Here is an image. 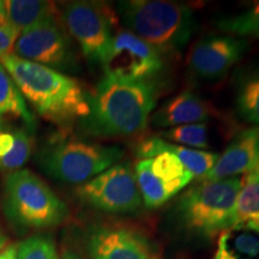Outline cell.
<instances>
[{
    "instance_id": "1",
    "label": "cell",
    "mask_w": 259,
    "mask_h": 259,
    "mask_svg": "<svg viewBox=\"0 0 259 259\" xmlns=\"http://www.w3.org/2000/svg\"><path fill=\"white\" fill-rule=\"evenodd\" d=\"M156 101L157 88L150 80H126L103 74L89 94V114L80 124L96 137H132L147 127Z\"/></svg>"
},
{
    "instance_id": "2",
    "label": "cell",
    "mask_w": 259,
    "mask_h": 259,
    "mask_svg": "<svg viewBox=\"0 0 259 259\" xmlns=\"http://www.w3.org/2000/svg\"><path fill=\"white\" fill-rule=\"evenodd\" d=\"M25 101L42 118L66 125L89 114V93L67 74L15 54L0 58Z\"/></svg>"
},
{
    "instance_id": "3",
    "label": "cell",
    "mask_w": 259,
    "mask_h": 259,
    "mask_svg": "<svg viewBox=\"0 0 259 259\" xmlns=\"http://www.w3.org/2000/svg\"><path fill=\"white\" fill-rule=\"evenodd\" d=\"M116 8L126 30L161 53H180L192 36L194 17L185 4L167 0H125L119 2Z\"/></svg>"
},
{
    "instance_id": "4",
    "label": "cell",
    "mask_w": 259,
    "mask_h": 259,
    "mask_svg": "<svg viewBox=\"0 0 259 259\" xmlns=\"http://www.w3.org/2000/svg\"><path fill=\"white\" fill-rule=\"evenodd\" d=\"M241 178L202 181L177 200L174 216L191 234L212 238L231 229Z\"/></svg>"
},
{
    "instance_id": "5",
    "label": "cell",
    "mask_w": 259,
    "mask_h": 259,
    "mask_svg": "<svg viewBox=\"0 0 259 259\" xmlns=\"http://www.w3.org/2000/svg\"><path fill=\"white\" fill-rule=\"evenodd\" d=\"M3 209L14 225L27 229L59 226L69 216L66 204L29 169L8 174L3 192Z\"/></svg>"
},
{
    "instance_id": "6",
    "label": "cell",
    "mask_w": 259,
    "mask_h": 259,
    "mask_svg": "<svg viewBox=\"0 0 259 259\" xmlns=\"http://www.w3.org/2000/svg\"><path fill=\"white\" fill-rule=\"evenodd\" d=\"M124 151L77 138H59L44 149L40 164L48 176L67 184L87 183L118 163Z\"/></svg>"
},
{
    "instance_id": "7",
    "label": "cell",
    "mask_w": 259,
    "mask_h": 259,
    "mask_svg": "<svg viewBox=\"0 0 259 259\" xmlns=\"http://www.w3.org/2000/svg\"><path fill=\"white\" fill-rule=\"evenodd\" d=\"M60 17L84 58L90 64L102 66L114 36V17L108 8L99 3L71 2L64 6Z\"/></svg>"
},
{
    "instance_id": "8",
    "label": "cell",
    "mask_w": 259,
    "mask_h": 259,
    "mask_svg": "<svg viewBox=\"0 0 259 259\" xmlns=\"http://www.w3.org/2000/svg\"><path fill=\"white\" fill-rule=\"evenodd\" d=\"M76 194L92 208L108 213H135L143 205L135 169L128 162H118L79 185Z\"/></svg>"
},
{
    "instance_id": "9",
    "label": "cell",
    "mask_w": 259,
    "mask_h": 259,
    "mask_svg": "<svg viewBox=\"0 0 259 259\" xmlns=\"http://www.w3.org/2000/svg\"><path fill=\"white\" fill-rule=\"evenodd\" d=\"M12 54L61 73L78 69L72 41L58 17L42 21L21 31Z\"/></svg>"
},
{
    "instance_id": "10",
    "label": "cell",
    "mask_w": 259,
    "mask_h": 259,
    "mask_svg": "<svg viewBox=\"0 0 259 259\" xmlns=\"http://www.w3.org/2000/svg\"><path fill=\"white\" fill-rule=\"evenodd\" d=\"M135 173L143 204L148 209L160 208L193 180L192 174L170 153L139 160Z\"/></svg>"
},
{
    "instance_id": "11",
    "label": "cell",
    "mask_w": 259,
    "mask_h": 259,
    "mask_svg": "<svg viewBox=\"0 0 259 259\" xmlns=\"http://www.w3.org/2000/svg\"><path fill=\"white\" fill-rule=\"evenodd\" d=\"M105 74L126 80H150L163 67L162 53L128 30L113 36L103 63Z\"/></svg>"
},
{
    "instance_id": "12",
    "label": "cell",
    "mask_w": 259,
    "mask_h": 259,
    "mask_svg": "<svg viewBox=\"0 0 259 259\" xmlns=\"http://www.w3.org/2000/svg\"><path fill=\"white\" fill-rule=\"evenodd\" d=\"M250 41L227 34H209L194 44L187 58L189 74L196 80H216L241 60Z\"/></svg>"
},
{
    "instance_id": "13",
    "label": "cell",
    "mask_w": 259,
    "mask_h": 259,
    "mask_svg": "<svg viewBox=\"0 0 259 259\" xmlns=\"http://www.w3.org/2000/svg\"><path fill=\"white\" fill-rule=\"evenodd\" d=\"M92 259H158L154 245L135 229L122 226H96L87 235Z\"/></svg>"
},
{
    "instance_id": "14",
    "label": "cell",
    "mask_w": 259,
    "mask_h": 259,
    "mask_svg": "<svg viewBox=\"0 0 259 259\" xmlns=\"http://www.w3.org/2000/svg\"><path fill=\"white\" fill-rule=\"evenodd\" d=\"M259 162V127L242 130L227 145L222 155L202 181L225 180L248 174Z\"/></svg>"
},
{
    "instance_id": "15",
    "label": "cell",
    "mask_w": 259,
    "mask_h": 259,
    "mask_svg": "<svg viewBox=\"0 0 259 259\" xmlns=\"http://www.w3.org/2000/svg\"><path fill=\"white\" fill-rule=\"evenodd\" d=\"M215 114L212 107L196 93L181 92L162 105L151 115L154 126L171 128L181 125L206 122Z\"/></svg>"
},
{
    "instance_id": "16",
    "label": "cell",
    "mask_w": 259,
    "mask_h": 259,
    "mask_svg": "<svg viewBox=\"0 0 259 259\" xmlns=\"http://www.w3.org/2000/svg\"><path fill=\"white\" fill-rule=\"evenodd\" d=\"M162 153L176 155L193 178H200V179L209 173L219 158V154L216 153L169 143L156 136L143 139L136 147V155L139 160H149Z\"/></svg>"
},
{
    "instance_id": "17",
    "label": "cell",
    "mask_w": 259,
    "mask_h": 259,
    "mask_svg": "<svg viewBox=\"0 0 259 259\" xmlns=\"http://www.w3.org/2000/svg\"><path fill=\"white\" fill-rule=\"evenodd\" d=\"M233 88L236 113L245 122L259 127V63L236 70Z\"/></svg>"
},
{
    "instance_id": "18",
    "label": "cell",
    "mask_w": 259,
    "mask_h": 259,
    "mask_svg": "<svg viewBox=\"0 0 259 259\" xmlns=\"http://www.w3.org/2000/svg\"><path fill=\"white\" fill-rule=\"evenodd\" d=\"M32 138L27 131L0 122V171L21 169L30 157Z\"/></svg>"
},
{
    "instance_id": "19",
    "label": "cell",
    "mask_w": 259,
    "mask_h": 259,
    "mask_svg": "<svg viewBox=\"0 0 259 259\" xmlns=\"http://www.w3.org/2000/svg\"><path fill=\"white\" fill-rule=\"evenodd\" d=\"M232 228L259 235V180L253 171L242 179L235 200Z\"/></svg>"
},
{
    "instance_id": "20",
    "label": "cell",
    "mask_w": 259,
    "mask_h": 259,
    "mask_svg": "<svg viewBox=\"0 0 259 259\" xmlns=\"http://www.w3.org/2000/svg\"><path fill=\"white\" fill-rule=\"evenodd\" d=\"M6 18L19 31L50 18L58 17L56 5L41 0H8L5 2Z\"/></svg>"
},
{
    "instance_id": "21",
    "label": "cell",
    "mask_w": 259,
    "mask_h": 259,
    "mask_svg": "<svg viewBox=\"0 0 259 259\" xmlns=\"http://www.w3.org/2000/svg\"><path fill=\"white\" fill-rule=\"evenodd\" d=\"M5 119H21L29 127L35 126V118L23 95L0 61V122Z\"/></svg>"
},
{
    "instance_id": "22",
    "label": "cell",
    "mask_w": 259,
    "mask_h": 259,
    "mask_svg": "<svg viewBox=\"0 0 259 259\" xmlns=\"http://www.w3.org/2000/svg\"><path fill=\"white\" fill-rule=\"evenodd\" d=\"M213 259H259V235L240 229H227L220 236Z\"/></svg>"
},
{
    "instance_id": "23",
    "label": "cell",
    "mask_w": 259,
    "mask_h": 259,
    "mask_svg": "<svg viewBox=\"0 0 259 259\" xmlns=\"http://www.w3.org/2000/svg\"><path fill=\"white\" fill-rule=\"evenodd\" d=\"M215 27L238 38H259V3L240 14L222 16L215 22Z\"/></svg>"
},
{
    "instance_id": "24",
    "label": "cell",
    "mask_w": 259,
    "mask_h": 259,
    "mask_svg": "<svg viewBox=\"0 0 259 259\" xmlns=\"http://www.w3.org/2000/svg\"><path fill=\"white\" fill-rule=\"evenodd\" d=\"M208 126L205 122L200 124L181 125L177 127L168 128L161 134V138L166 139L169 143L183 145V147L204 150L209 149V136Z\"/></svg>"
},
{
    "instance_id": "25",
    "label": "cell",
    "mask_w": 259,
    "mask_h": 259,
    "mask_svg": "<svg viewBox=\"0 0 259 259\" xmlns=\"http://www.w3.org/2000/svg\"><path fill=\"white\" fill-rule=\"evenodd\" d=\"M17 259H58L56 244L48 235L29 236L18 244Z\"/></svg>"
},
{
    "instance_id": "26",
    "label": "cell",
    "mask_w": 259,
    "mask_h": 259,
    "mask_svg": "<svg viewBox=\"0 0 259 259\" xmlns=\"http://www.w3.org/2000/svg\"><path fill=\"white\" fill-rule=\"evenodd\" d=\"M21 31L8 21L0 24V58L14 53V48Z\"/></svg>"
},
{
    "instance_id": "27",
    "label": "cell",
    "mask_w": 259,
    "mask_h": 259,
    "mask_svg": "<svg viewBox=\"0 0 259 259\" xmlns=\"http://www.w3.org/2000/svg\"><path fill=\"white\" fill-rule=\"evenodd\" d=\"M18 245L11 244L6 246L5 250L0 253V259H17Z\"/></svg>"
},
{
    "instance_id": "28",
    "label": "cell",
    "mask_w": 259,
    "mask_h": 259,
    "mask_svg": "<svg viewBox=\"0 0 259 259\" xmlns=\"http://www.w3.org/2000/svg\"><path fill=\"white\" fill-rule=\"evenodd\" d=\"M6 242H8V236H6L4 229H3L2 225H0V253L3 252V248L5 247Z\"/></svg>"
},
{
    "instance_id": "29",
    "label": "cell",
    "mask_w": 259,
    "mask_h": 259,
    "mask_svg": "<svg viewBox=\"0 0 259 259\" xmlns=\"http://www.w3.org/2000/svg\"><path fill=\"white\" fill-rule=\"evenodd\" d=\"M6 21H8V18H6L5 2H0V24L5 23Z\"/></svg>"
},
{
    "instance_id": "30",
    "label": "cell",
    "mask_w": 259,
    "mask_h": 259,
    "mask_svg": "<svg viewBox=\"0 0 259 259\" xmlns=\"http://www.w3.org/2000/svg\"><path fill=\"white\" fill-rule=\"evenodd\" d=\"M61 259H82V258H80L79 255H77L76 253H73V252L66 251V252H64L63 258Z\"/></svg>"
},
{
    "instance_id": "31",
    "label": "cell",
    "mask_w": 259,
    "mask_h": 259,
    "mask_svg": "<svg viewBox=\"0 0 259 259\" xmlns=\"http://www.w3.org/2000/svg\"><path fill=\"white\" fill-rule=\"evenodd\" d=\"M252 171H253V173H254V176H255V177H257V179L259 180V162H258L257 167H255V168H254V169H253V170H252Z\"/></svg>"
}]
</instances>
